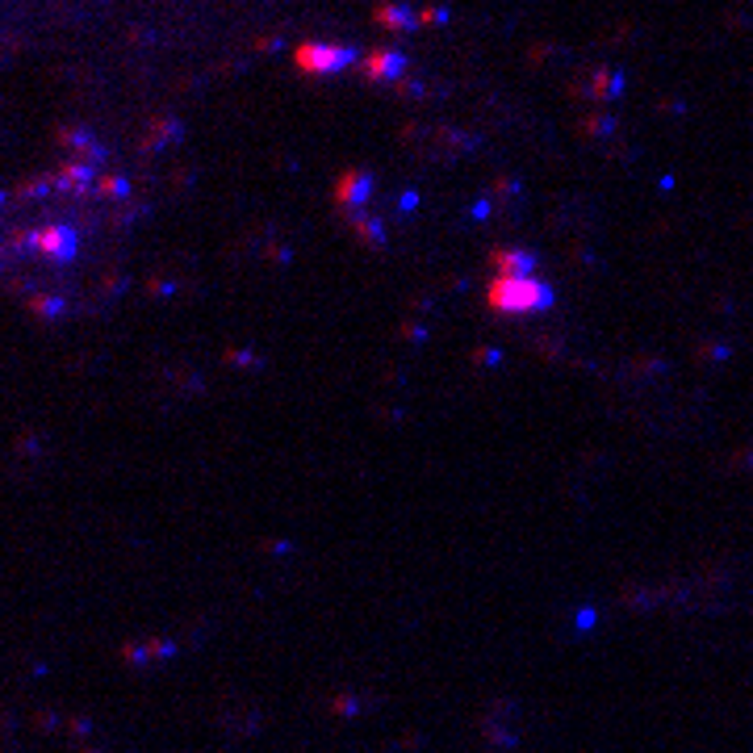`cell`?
<instances>
[{"instance_id":"1","label":"cell","mask_w":753,"mask_h":753,"mask_svg":"<svg viewBox=\"0 0 753 753\" xmlns=\"http://www.w3.org/2000/svg\"><path fill=\"white\" fill-rule=\"evenodd\" d=\"M490 306L502 314H528V310H548L553 289L532 272V277H494L490 285Z\"/></svg>"},{"instance_id":"2","label":"cell","mask_w":753,"mask_h":753,"mask_svg":"<svg viewBox=\"0 0 753 753\" xmlns=\"http://www.w3.org/2000/svg\"><path fill=\"white\" fill-rule=\"evenodd\" d=\"M26 247L42 251V256H51V260H71L76 256V230L67 222H51V226L26 234Z\"/></svg>"},{"instance_id":"3","label":"cell","mask_w":753,"mask_h":753,"mask_svg":"<svg viewBox=\"0 0 753 753\" xmlns=\"http://www.w3.org/2000/svg\"><path fill=\"white\" fill-rule=\"evenodd\" d=\"M494 264H498V277H532L536 272V256L532 251H519V247L494 251Z\"/></svg>"},{"instance_id":"4","label":"cell","mask_w":753,"mask_h":753,"mask_svg":"<svg viewBox=\"0 0 753 753\" xmlns=\"http://www.w3.org/2000/svg\"><path fill=\"white\" fill-rule=\"evenodd\" d=\"M335 197H339V205H343V209H360V205L372 197V176H364V172L343 176V180H339V189H335Z\"/></svg>"},{"instance_id":"5","label":"cell","mask_w":753,"mask_h":753,"mask_svg":"<svg viewBox=\"0 0 753 753\" xmlns=\"http://www.w3.org/2000/svg\"><path fill=\"white\" fill-rule=\"evenodd\" d=\"M343 63H347V51H331V46H306L302 51V67H310V71H331Z\"/></svg>"}]
</instances>
